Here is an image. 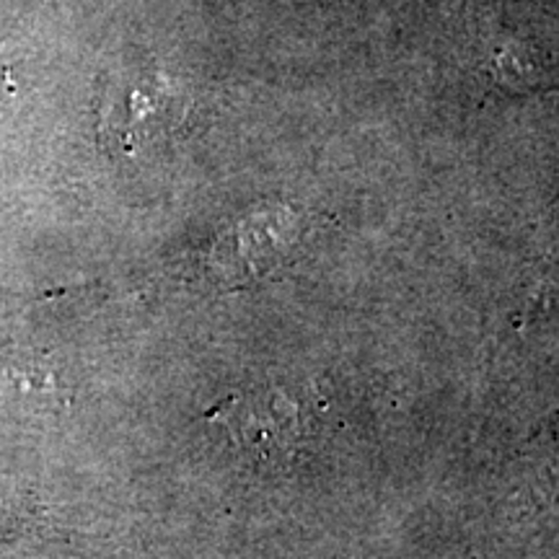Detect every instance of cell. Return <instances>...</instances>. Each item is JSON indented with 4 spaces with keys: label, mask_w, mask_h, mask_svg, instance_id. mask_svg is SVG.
<instances>
[{
    "label": "cell",
    "mask_w": 559,
    "mask_h": 559,
    "mask_svg": "<svg viewBox=\"0 0 559 559\" xmlns=\"http://www.w3.org/2000/svg\"><path fill=\"white\" fill-rule=\"evenodd\" d=\"M185 96L169 79L130 73L111 81L102 99V140L109 148L135 153L169 135L185 120Z\"/></svg>",
    "instance_id": "1"
},
{
    "label": "cell",
    "mask_w": 559,
    "mask_h": 559,
    "mask_svg": "<svg viewBox=\"0 0 559 559\" xmlns=\"http://www.w3.org/2000/svg\"><path fill=\"white\" fill-rule=\"evenodd\" d=\"M309 415L304 402L283 391L241 396L228 404V415L221 419L230 438L260 461L283 459L298 451L300 440L309 438Z\"/></svg>",
    "instance_id": "2"
}]
</instances>
